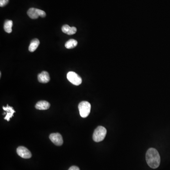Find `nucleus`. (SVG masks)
<instances>
[{
  "mask_svg": "<svg viewBox=\"0 0 170 170\" xmlns=\"http://www.w3.org/2000/svg\"><path fill=\"white\" fill-rule=\"evenodd\" d=\"M49 138L52 142L56 146H61L63 144V139L60 133H52L50 135Z\"/></svg>",
  "mask_w": 170,
  "mask_h": 170,
  "instance_id": "6",
  "label": "nucleus"
},
{
  "mask_svg": "<svg viewBox=\"0 0 170 170\" xmlns=\"http://www.w3.org/2000/svg\"><path fill=\"white\" fill-rule=\"evenodd\" d=\"M70 28H71V27L69 26L68 25H64L62 27V31L63 33L67 34L70 31Z\"/></svg>",
  "mask_w": 170,
  "mask_h": 170,
  "instance_id": "14",
  "label": "nucleus"
},
{
  "mask_svg": "<svg viewBox=\"0 0 170 170\" xmlns=\"http://www.w3.org/2000/svg\"><path fill=\"white\" fill-rule=\"evenodd\" d=\"M77 29L76 27H71V28L70 29V31H69V32H68L67 35H74V34H75L77 32Z\"/></svg>",
  "mask_w": 170,
  "mask_h": 170,
  "instance_id": "15",
  "label": "nucleus"
},
{
  "mask_svg": "<svg viewBox=\"0 0 170 170\" xmlns=\"http://www.w3.org/2000/svg\"><path fill=\"white\" fill-rule=\"evenodd\" d=\"M40 44V41L38 39H34L32 40L31 44L29 45L28 50L31 52H34L36 50Z\"/></svg>",
  "mask_w": 170,
  "mask_h": 170,
  "instance_id": "10",
  "label": "nucleus"
},
{
  "mask_svg": "<svg viewBox=\"0 0 170 170\" xmlns=\"http://www.w3.org/2000/svg\"><path fill=\"white\" fill-rule=\"evenodd\" d=\"M27 14L32 19H36L39 17L37 12V9L34 8L29 9L27 12Z\"/></svg>",
  "mask_w": 170,
  "mask_h": 170,
  "instance_id": "11",
  "label": "nucleus"
},
{
  "mask_svg": "<svg viewBox=\"0 0 170 170\" xmlns=\"http://www.w3.org/2000/svg\"><path fill=\"white\" fill-rule=\"evenodd\" d=\"M107 131L105 127L98 126L95 130L93 135V139L95 142H99L102 141L106 136Z\"/></svg>",
  "mask_w": 170,
  "mask_h": 170,
  "instance_id": "2",
  "label": "nucleus"
},
{
  "mask_svg": "<svg viewBox=\"0 0 170 170\" xmlns=\"http://www.w3.org/2000/svg\"><path fill=\"white\" fill-rule=\"evenodd\" d=\"M68 170H79V168H78V167L76 166H72L70 167V168H69Z\"/></svg>",
  "mask_w": 170,
  "mask_h": 170,
  "instance_id": "18",
  "label": "nucleus"
},
{
  "mask_svg": "<svg viewBox=\"0 0 170 170\" xmlns=\"http://www.w3.org/2000/svg\"><path fill=\"white\" fill-rule=\"evenodd\" d=\"M9 0H0V6L4 7L8 4Z\"/></svg>",
  "mask_w": 170,
  "mask_h": 170,
  "instance_id": "16",
  "label": "nucleus"
},
{
  "mask_svg": "<svg viewBox=\"0 0 170 170\" xmlns=\"http://www.w3.org/2000/svg\"><path fill=\"white\" fill-rule=\"evenodd\" d=\"M67 78L68 81L73 85L78 86L82 83L81 78L77 74L76 72L70 71L67 75Z\"/></svg>",
  "mask_w": 170,
  "mask_h": 170,
  "instance_id": "4",
  "label": "nucleus"
},
{
  "mask_svg": "<svg viewBox=\"0 0 170 170\" xmlns=\"http://www.w3.org/2000/svg\"><path fill=\"white\" fill-rule=\"evenodd\" d=\"M37 12H38V13H39V15L40 17H45L46 16V13L44 11H42L41 9H37Z\"/></svg>",
  "mask_w": 170,
  "mask_h": 170,
  "instance_id": "17",
  "label": "nucleus"
},
{
  "mask_svg": "<svg viewBox=\"0 0 170 170\" xmlns=\"http://www.w3.org/2000/svg\"><path fill=\"white\" fill-rule=\"evenodd\" d=\"M78 109L81 117L86 118L89 116L91 110V105L87 101H82L78 105Z\"/></svg>",
  "mask_w": 170,
  "mask_h": 170,
  "instance_id": "3",
  "label": "nucleus"
},
{
  "mask_svg": "<svg viewBox=\"0 0 170 170\" xmlns=\"http://www.w3.org/2000/svg\"><path fill=\"white\" fill-rule=\"evenodd\" d=\"M50 107V104L46 101H40L38 102L36 105V108L40 110H46L48 109Z\"/></svg>",
  "mask_w": 170,
  "mask_h": 170,
  "instance_id": "9",
  "label": "nucleus"
},
{
  "mask_svg": "<svg viewBox=\"0 0 170 170\" xmlns=\"http://www.w3.org/2000/svg\"><path fill=\"white\" fill-rule=\"evenodd\" d=\"M17 153L19 156L23 158L29 159L32 156V154L30 151L27 149L26 147L20 146L17 149Z\"/></svg>",
  "mask_w": 170,
  "mask_h": 170,
  "instance_id": "5",
  "label": "nucleus"
},
{
  "mask_svg": "<svg viewBox=\"0 0 170 170\" xmlns=\"http://www.w3.org/2000/svg\"><path fill=\"white\" fill-rule=\"evenodd\" d=\"M50 78L49 73L46 71H42L41 73L38 75V80L39 82L42 83H48L50 81Z\"/></svg>",
  "mask_w": 170,
  "mask_h": 170,
  "instance_id": "8",
  "label": "nucleus"
},
{
  "mask_svg": "<svg viewBox=\"0 0 170 170\" xmlns=\"http://www.w3.org/2000/svg\"><path fill=\"white\" fill-rule=\"evenodd\" d=\"M146 161L148 166L153 169L158 168L160 163V156L158 152L155 148L148 149L146 155Z\"/></svg>",
  "mask_w": 170,
  "mask_h": 170,
  "instance_id": "1",
  "label": "nucleus"
},
{
  "mask_svg": "<svg viewBox=\"0 0 170 170\" xmlns=\"http://www.w3.org/2000/svg\"><path fill=\"white\" fill-rule=\"evenodd\" d=\"M78 44V42L76 41V40L71 39L69 40L66 42L65 44V46L67 49H72L74 48Z\"/></svg>",
  "mask_w": 170,
  "mask_h": 170,
  "instance_id": "13",
  "label": "nucleus"
},
{
  "mask_svg": "<svg viewBox=\"0 0 170 170\" xmlns=\"http://www.w3.org/2000/svg\"><path fill=\"white\" fill-rule=\"evenodd\" d=\"M13 26V22L11 20H7L4 24V29L5 31L8 33H12V27Z\"/></svg>",
  "mask_w": 170,
  "mask_h": 170,
  "instance_id": "12",
  "label": "nucleus"
},
{
  "mask_svg": "<svg viewBox=\"0 0 170 170\" xmlns=\"http://www.w3.org/2000/svg\"><path fill=\"white\" fill-rule=\"evenodd\" d=\"M2 108L5 113L3 114H5L4 117L5 120H7V121H9V120L13 116L14 113H15L13 107L10 106L8 105H7L6 106H3Z\"/></svg>",
  "mask_w": 170,
  "mask_h": 170,
  "instance_id": "7",
  "label": "nucleus"
}]
</instances>
